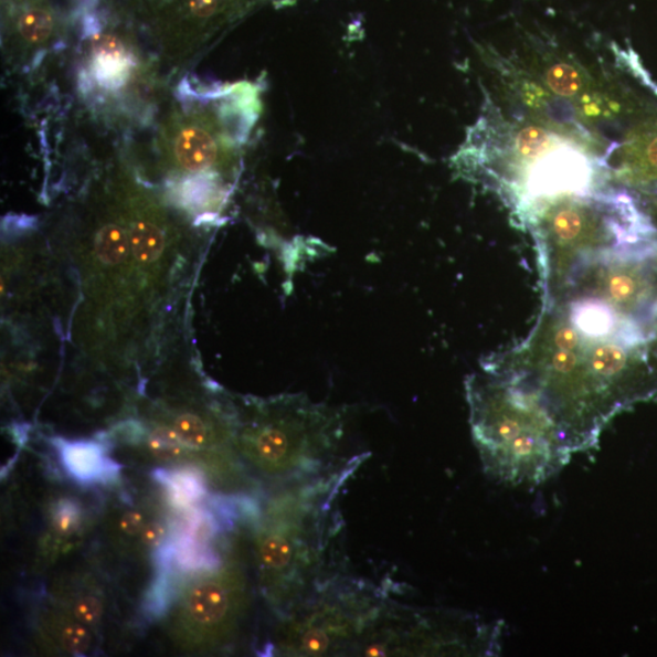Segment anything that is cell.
<instances>
[{
  "label": "cell",
  "instance_id": "cell-1",
  "mask_svg": "<svg viewBox=\"0 0 657 657\" xmlns=\"http://www.w3.org/2000/svg\"><path fill=\"white\" fill-rule=\"evenodd\" d=\"M362 459L294 481L272 499L256 533L262 587L272 605L289 612L319 582L339 531L338 498Z\"/></svg>",
  "mask_w": 657,
  "mask_h": 657
},
{
  "label": "cell",
  "instance_id": "cell-2",
  "mask_svg": "<svg viewBox=\"0 0 657 657\" xmlns=\"http://www.w3.org/2000/svg\"><path fill=\"white\" fill-rule=\"evenodd\" d=\"M467 393L475 445L491 479L537 486L570 462L563 428L539 394L495 374L469 379Z\"/></svg>",
  "mask_w": 657,
  "mask_h": 657
},
{
  "label": "cell",
  "instance_id": "cell-3",
  "mask_svg": "<svg viewBox=\"0 0 657 657\" xmlns=\"http://www.w3.org/2000/svg\"><path fill=\"white\" fill-rule=\"evenodd\" d=\"M549 258H573L571 268L600 258L653 255L656 232L636 201L616 190L561 197L524 214Z\"/></svg>",
  "mask_w": 657,
  "mask_h": 657
},
{
  "label": "cell",
  "instance_id": "cell-4",
  "mask_svg": "<svg viewBox=\"0 0 657 657\" xmlns=\"http://www.w3.org/2000/svg\"><path fill=\"white\" fill-rule=\"evenodd\" d=\"M343 427L337 410L296 394L263 405L237 446L256 470L292 484L336 467Z\"/></svg>",
  "mask_w": 657,
  "mask_h": 657
},
{
  "label": "cell",
  "instance_id": "cell-5",
  "mask_svg": "<svg viewBox=\"0 0 657 657\" xmlns=\"http://www.w3.org/2000/svg\"><path fill=\"white\" fill-rule=\"evenodd\" d=\"M389 606L386 595L364 581L318 582L286 614L279 651L290 656L356 653Z\"/></svg>",
  "mask_w": 657,
  "mask_h": 657
},
{
  "label": "cell",
  "instance_id": "cell-6",
  "mask_svg": "<svg viewBox=\"0 0 657 657\" xmlns=\"http://www.w3.org/2000/svg\"><path fill=\"white\" fill-rule=\"evenodd\" d=\"M500 629L469 616L417 613L389 606L357 653L361 655H489Z\"/></svg>",
  "mask_w": 657,
  "mask_h": 657
},
{
  "label": "cell",
  "instance_id": "cell-7",
  "mask_svg": "<svg viewBox=\"0 0 657 657\" xmlns=\"http://www.w3.org/2000/svg\"><path fill=\"white\" fill-rule=\"evenodd\" d=\"M245 606L242 572L234 566L224 568L190 590L179 613V632L191 647H216L231 638Z\"/></svg>",
  "mask_w": 657,
  "mask_h": 657
},
{
  "label": "cell",
  "instance_id": "cell-8",
  "mask_svg": "<svg viewBox=\"0 0 657 657\" xmlns=\"http://www.w3.org/2000/svg\"><path fill=\"white\" fill-rule=\"evenodd\" d=\"M601 161L571 140H561L537 158L517 186L519 210L528 213L537 205L561 197L590 193Z\"/></svg>",
  "mask_w": 657,
  "mask_h": 657
},
{
  "label": "cell",
  "instance_id": "cell-9",
  "mask_svg": "<svg viewBox=\"0 0 657 657\" xmlns=\"http://www.w3.org/2000/svg\"><path fill=\"white\" fill-rule=\"evenodd\" d=\"M54 446L66 473L82 485L110 481L123 468L106 456L98 442L57 438Z\"/></svg>",
  "mask_w": 657,
  "mask_h": 657
},
{
  "label": "cell",
  "instance_id": "cell-10",
  "mask_svg": "<svg viewBox=\"0 0 657 657\" xmlns=\"http://www.w3.org/2000/svg\"><path fill=\"white\" fill-rule=\"evenodd\" d=\"M218 145L205 129L188 127L176 140V157L186 170L205 171L218 160Z\"/></svg>",
  "mask_w": 657,
  "mask_h": 657
},
{
  "label": "cell",
  "instance_id": "cell-11",
  "mask_svg": "<svg viewBox=\"0 0 657 657\" xmlns=\"http://www.w3.org/2000/svg\"><path fill=\"white\" fill-rule=\"evenodd\" d=\"M131 60L116 43H106L94 59L93 73L99 85L107 89L123 87L129 77Z\"/></svg>",
  "mask_w": 657,
  "mask_h": 657
},
{
  "label": "cell",
  "instance_id": "cell-12",
  "mask_svg": "<svg viewBox=\"0 0 657 657\" xmlns=\"http://www.w3.org/2000/svg\"><path fill=\"white\" fill-rule=\"evenodd\" d=\"M171 430L184 446L193 448L218 447L226 436L223 430L194 414L179 415Z\"/></svg>",
  "mask_w": 657,
  "mask_h": 657
},
{
  "label": "cell",
  "instance_id": "cell-13",
  "mask_svg": "<svg viewBox=\"0 0 657 657\" xmlns=\"http://www.w3.org/2000/svg\"><path fill=\"white\" fill-rule=\"evenodd\" d=\"M153 477L169 489L177 506L184 507L194 504L206 494L204 480L194 473L159 469L153 471Z\"/></svg>",
  "mask_w": 657,
  "mask_h": 657
},
{
  "label": "cell",
  "instance_id": "cell-14",
  "mask_svg": "<svg viewBox=\"0 0 657 657\" xmlns=\"http://www.w3.org/2000/svg\"><path fill=\"white\" fill-rule=\"evenodd\" d=\"M627 147V166L650 176H657V127L642 130Z\"/></svg>",
  "mask_w": 657,
  "mask_h": 657
},
{
  "label": "cell",
  "instance_id": "cell-15",
  "mask_svg": "<svg viewBox=\"0 0 657 657\" xmlns=\"http://www.w3.org/2000/svg\"><path fill=\"white\" fill-rule=\"evenodd\" d=\"M50 624L54 638L67 653L83 655L89 649L88 630L76 618L54 615Z\"/></svg>",
  "mask_w": 657,
  "mask_h": 657
},
{
  "label": "cell",
  "instance_id": "cell-16",
  "mask_svg": "<svg viewBox=\"0 0 657 657\" xmlns=\"http://www.w3.org/2000/svg\"><path fill=\"white\" fill-rule=\"evenodd\" d=\"M131 242L135 251L141 261L151 263L160 257L163 247V237L158 226L139 221L135 223L131 231Z\"/></svg>",
  "mask_w": 657,
  "mask_h": 657
},
{
  "label": "cell",
  "instance_id": "cell-17",
  "mask_svg": "<svg viewBox=\"0 0 657 657\" xmlns=\"http://www.w3.org/2000/svg\"><path fill=\"white\" fill-rule=\"evenodd\" d=\"M53 30V19L42 9L27 11L20 18L19 31L23 39L30 43H42L50 39Z\"/></svg>",
  "mask_w": 657,
  "mask_h": 657
},
{
  "label": "cell",
  "instance_id": "cell-18",
  "mask_svg": "<svg viewBox=\"0 0 657 657\" xmlns=\"http://www.w3.org/2000/svg\"><path fill=\"white\" fill-rule=\"evenodd\" d=\"M221 523L212 512L199 510L190 518L182 539L205 545L221 531Z\"/></svg>",
  "mask_w": 657,
  "mask_h": 657
},
{
  "label": "cell",
  "instance_id": "cell-19",
  "mask_svg": "<svg viewBox=\"0 0 657 657\" xmlns=\"http://www.w3.org/2000/svg\"><path fill=\"white\" fill-rule=\"evenodd\" d=\"M81 517L80 508L71 500H62L55 507L53 513L54 530L60 536H70L78 526Z\"/></svg>",
  "mask_w": 657,
  "mask_h": 657
},
{
  "label": "cell",
  "instance_id": "cell-20",
  "mask_svg": "<svg viewBox=\"0 0 657 657\" xmlns=\"http://www.w3.org/2000/svg\"><path fill=\"white\" fill-rule=\"evenodd\" d=\"M73 613L81 624L93 626L99 623L103 615V604L95 596H83L74 604Z\"/></svg>",
  "mask_w": 657,
  "mask_h": 657
},
{
  "label": "cell",
  "instance_id": "cell-21",
  "mask_svg": "<svg viewBox=\"0 0 657 657\" xmlns=\"http://www.w3.org/2000/svg\"><path fill=\"white\" fill-rule=\"evenodd\" d=\"M549 82L561 94H573L580 87V78L575 71L566 66H559L551 71Z\"/></svg>",
  "mask_w": 657,
  "mask_h": 657
},
{
  "label": "cell",
  "instance_id": "cell-22",
  "mask_svg": "<svg viewBox=\"0 0 657 657\" xmlns=\"http://www.w3.org/2000/svg\"><path fill=\"white\" fill-rule=\"evenodd\" d=\"M213 189L212 179L210 177L191 178L183 187V197L187 202L191 204H199L202 199H205Z\"/></svg>",
  "mask_w": 657,
  "mask_h": 657
},
{
  "label": "cell",
  "instance_id": "cell-23",
  "mask_svg": "<svg viewBox=\"0 0 657 657\" xmlns=\"http://www.w3.org/2000/svg\"><path fill=\"white\" fill-rule=\"evenodd\" d=\"M146 524V519L140 512L129 511L119 519L118 529L125 536H136L140 534Z\"/></svg>",
  "mask_w": 657,
  "mask_h": 657
},
{
  "label": "cell",
  "instance_id": "cell-24",
  "mask_svg": "<svg viewBox=\"0 0 657 657\" xmlns=\"http://www.w3.org/2000/svg\"><path fill=\"white\" fill-rule=\"evenodd\" d=\"M165 537L163 526L160 523L146 524L140 532V541L147 547L158 545Z\"/></svg>",
  "mask_w": 657,
  "mask_h": 657
},
{
  "label": "cell",
  "instance_id": "cell-25",
  "mask_svg": "<svg viewBox=\"0 0 657 657\" xmlns=\"http://www.w3.org/2000/svg\"><path fill=\"white\" fill-rule=\"evenodd\" d=\"M190 10L197 17L208 18L218 7V0H190Z\"/></svg>",
  "mask_w": 657,
  "mask_h": 657
}]
</instances>
